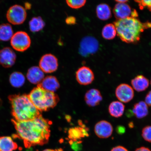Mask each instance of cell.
Here are the masks:
<instances>
[{"instance_id":"obj_15","label":"cell","mask_w":151,"mask_h":151,"mask_svg":"<svg viewBox=\"0 0 151 151\" xmlns=\"http://www.w3.org/2000/svg\"><path fill=\"white\" fill-rule=\"evenodd\" d=\"M103 97L99 90L92 88L88 91L85 96V100L88 106L94 107L99 104Z\"/></svg>"},{"instance_id":"obj_3","label":"cell","mask_w":151,"mask_h":151,"mask_svg":"<svg viewBox=\"0 0 151 151\" xmlns=\"http://www.w3.org/2000/svg\"><path fill=\"white\" fill-rule=\"evenodd\" d=\"M12 106V114L17 121L24 122L34 119L40 116V112L26 94L9 96Z\"/></svg>"},{"instance_id":"obj_1","label":"cell","mask_w":151,"mask_h":151,"mask_svg":"<svg viewBox=\"0 0 151 151\" xmlns=\"http://www.w3.org/2000/svg\"><path fill=\"white\" fill-rule=\"evenodd\" d=\"M17 131L16 137L22 139L26 148L43 146L47 144L50 135L52 123L41 115L37 118L27 121L12 120Z\"/></svg>"},{"instance_id":"obj_33","label":"cell","mask_w":151,"mask_h":151,"mask_svg":"<svg viewBox=\"0 0 151 151\" xmlns=\"http://www.w3.org/2000/svg\"><path fill=\"white\" fill-rule=\"evenodd\" d=\"M111 151H128L127 149L122 146H117L113 148Z\"/></svg>"},{"instance_id":"obj_6","label":"cell","mask_w":151,"mask_h":151,"mask_svg":"<svg viewBox=\"0 0 151 151\" xmlns=\"http://www.w3.org/2000/svg\"><path fill=\"white\" fill-rule=\"evenodd\" d=\"M27 17L26 9L22 6L15 5L11 6L7 12L8 21L14 25H19L23 23Z\"/></svg>"},{"instance_id":"obj_17","label":"cell","mask_w":151,"mask_h":151,"mask_svg":"<svg viewBox=\"0 0 151 151\" xmlns=\"http://www.w3.org/2000/svg\"><path fill=\"white\" fill-rule=\"evenodd\" d=\"M131 84L133 88L138 92L144 91L149 86L148 79L142 75H138L132 80Z\"/></svg>"},{"instance_id":"obj_18","label":"cell","mask_w":151,"mask_h":151,"mask_svg":"<svg viewBox=\"0 0 151 151\" xmlns=\"http://www.w3.org/2000/svg\"><path fill=\"white\" fill-rule=\"evenodd\" d=\"M125 109V106L121 102L113 101L109 105V114L113 117L118 118L122 116Z\"/></svg>"},{"instance_id":"obj_36","label":"cell","mask_w":151,"mask_h":151,"mask_svg":"<svg viewBox=\"0 0 151 151\" xmlns=\"http://www.w3.org/2000/svg\"><path fill=\"white\" fill-rule=\"evenodd\" d=\"M24 6H25V8L24 9H29L31 8V5L29 3H26L24 4Z\"/></svg>"},{"instance_id":"obj_31","label":"cell","mask_w":151,"mask_h":151,"mask_svg":"<svg viewBox=\"0 0 151 151\" xmlns=\"http://www.w3.org/2000/svg\"><path fill=\"white\" fill-rule=\"evenodd\" d=\"M66 24L69 25H73L76 23V18L73 16L68 17L65 19Z\"/></svg>"},{"instance_id":"obj_34","label":"cell","mask_w":151,"mask_h":151,"mask_svg":"<svg viewBox=\"0 0 151 151\" xmlns=\"http://www.w3.org/2000/svg\"><path fill=\"white\" fill-rule=\"evenodd\" d=\"M116 131L119 134H123L125 132V128L122 126H118L116 128Z\"/></svg>"},{"instance_id":"obj_5","label":"cell","mask_w":151,"mask_h":151,"mask_svg":"<svg viewBox=\"0 0 151 151\" xmlns=\"http://www.w3.org/2000/svg\"><path fill=\"white\" fill-rule=\"evenodd\" d=\"M10 42L11 46L14 50L18 52H24L29 48L31 41L27 33L18 31L14 34Z\"/></svg>"},{"instance_id":"obj_30","label":"cell","mask_w":151,"mask_h":151,"mask_svg":"<svg viewBox=\"0 0 151 151\" xmlns=\"http://www.w3.org/2000/svg\"><path fill=\"white\" fill-rule=\"evenodd\" d=\"M70 144L71 145V148L75 151H80L82 148V145L81 141H70L69 142Z\"/></svg>"},{"instance_id":"obj_38","label":"cell","mask_w":151,"mask_h":151,"mask_svg":"<svg viewBox=\"0 0 151 151\" xmlns=\"http://www.w3.org/2000/svg\"><path fill=\"white\" fill-rule=\"evenodd\" d=\"M42 151H56V150H52V149H46V150H43Z\"/></svg>"},{"instance_id":"obj_12","label":"cell","mask_w":151,"mask_h":151,"mask_svg":"<svg viewBox=\"0 0 151 151\" xmlns=\"http://www.w3.org/2000/svg\"><path fill=\"white\" fill-rule=\"evenodd\" d=\"M76 76L79 83L84 86L91 84L94 79L93 72L86 66L80 68L76 71Z\"/></svg>"},{"instance_id":"obj_2","label":"cell","mask_w":151,"mask_h":151,"mask_svg":"<svg viewBox=\"0 0 151 151\" xmlns=\"http://www.w3.org/2000/svg\"><path fill=\"white\" fill-rule=\"evenodd\" d=\"M114 24L118 36L123 42L128 43L137 42L144 30L151 28V22L142 23L132 17L117 20Z\"/></svg>"},{"instance_id":"obj_24","label":"cell","mask_w":151,"mask_h":151,"mask_svg":"<svg viewBox=\"0 0 151 151\" xmlns=\"http://www.w3.org/2000/svg\"><path fill=\"white\" fill-rule=\"evenodd\" d=\"M9 80L12 86L14 87L19 88L24 83L25 78L21 73L15 72L11 75Z\"/></svg>"},{"instance_id":"obj_10","label":"cell","mask_w":151,"mask_h":151,"mask_svg":"<svg viewBox=\"0 0 151 151\" xmlns=\"http://www.w3.org/2000/svg\"><path fill=\"white\" fill-rule=\"evenodd\" d=\"M16 55L9 47H5L0 50V65L5 68H11L14 65Z\"/></svg>"},{"instance_id":"obj_11","label":"cell","mask_w":151,"mask_h":151,"mask_svg":"<svg viewBox=\"0 0 151 151\" xmlns=\"http://www.w3.org/2000/svg\"><path fill=\"white\" fill-rule=\"evenodd\" d=\"M116 95L120 101L124 103H127L133 99L134 92L133 88L129 85L122 84L116 88Z\"/></svg>"},{"instance_id":"obj_21","label":"cell","mask_w":151,"mask_h":151,"mask_svg":"<svg viewBox=\"0 0 151 151\" xmlns=\"http://www.w3.org/2000/svg\"><path fill=\"white\" fill-rule=\"evenodd\" d=\"M96 12L98 18L101 20H108L112 16L110 7L105 3L98 5L96 7Z\"/></svg>"},{"instance_id":"obj_28","label":"cell","mask_w":151,"mask_h":151,"mask_svg":"<svg viewBox=\"0 0 151 151\" xmlns=\"http://www.w3.org/2000/svg\"><path fill=\"white\" fill-rule=\"evenodd\" d=\"M142 136L145 141L151 143V126H145L143 128Z\"/></svg>"},{"instance_id":"obj_32","label":"cell","mask_w":151,"mask_h":151,"mask_svg":"<svg viewBox=\"0 0 151 151\" xmlns=\"http://www.w3.org/2000/svg\"><path fill=\"white\" fill-rule=\"evenodd\" d=\"M145 103L148 106H151V90L147 94L145 98Z\"/></svg>"},{"instance_id":"obj_20","label":"cell","mask_w":151,"mask_h":151,"mask_svg":"<svg viewBox=\"0 0 151 151\" xmlns=\"http://www.w3.org/2000/svg\"><path fill=\"white\" fill-rule=\"evenodd\" d=\"M18 148L17 144L11 137H0V151H14Z\"/></svg>"},{"instance_id":"obj_8","label":"cell","mask_w":151,"mask_h":151,"mask_svg":"<svg viewBox=\"0 0 151 151\" xmlns=\"http://www.w3.org/2000/svg\"><path fill=\"white\" fill-rule=\"evenodd\" d=\"M58 58L53 55H44L39 61V68L43 73H51L55 71L58 67Z\"/></svg>"},{"instance_id":"obj_39","label":"cell","mask_w":151,"mask_h":151,"mask_svg":"<svg viewBox=\"0 0 151 151\" xmlns=\"http://www.w3.org/2000/svg\"><path fill=\"white\" fill-rule=\"evenodd\" d=\"M129 127L130 128H132L134 127V124L132 122H130L129 123Z\"/></svg>"},{"instance_id":"obj_37","label":"cell","mask_w":151,"mask_h":151,"mask_svg":"<svg viewBox=\"0 0 151 151\" xmlns=\"http://www.w3.org/2000/svg\"><path fill=\"white\" fill-rule=\"evenodd\" d=\"M115 1L117 3H126L128 1L127 0H116Z\"/></svg>"},{"instance_id":"obj_23","label":"cell","mask_w":151,"mask_h":151,"mask_svg":"<svg viewBox=\"0 0 151 151\" xmlns=\"http://www.w3.org/2000/svg\"><path fill=\"white\" fill-rule=\"evenodd\" d=\"M14 32L12 26L9 24H3L0 25V40L7 41L11 40Z\"/></svg>"},{"instance_id":"obj_7","label":"cell","mask_w":151,"mask_h":151,"mask_svg":"<svg viewBox=\"0 0 151 151\" xmlns=\"http://www.w3.org/2000/svg\"><path fill=\"white\" fill-rule=\"evenodd\" d=\"M99 42L95 38L85 37L81 41L79 52L81 55L87 57L95 53L99 50Z\"/></svg>"},{"instance_id":"obj_16","label":"cell","mask_w":151,"mask_h":151,"mask_svg":"<svg viewBox=\"0 0 151 151\" xmlns=\"http://www.w3.org/2000/svg\"><path fill=\"white\" fill-rule=\"evenodd\" d=\"M44 73L40 68L33 66L28 70L27 73L28 80L31 83L38 84L44 78Z\"/></svg>"},{"instance_id":"obj_40","label":"cell","mask_w":151,"mask_h":151,"mask_svg":"<svg viewBox=\"0 0 151 151\" xmlns=\"http://www.w3.org/2000/svg\"></svg>"},{"instance_id":"obj_14","label":"cell","mask_w":151,"mask_h":151,"mask_svg":"<svg viewBox=\"0 0 151 151\" xmlns=\"http://www.w3.org/2000/svg\"><path fill=\"white\" fill-rule=\"evenodd\" d=\"M37 86L47 91L54 92L59 88L60 85L55 77L49 76L45 77Z\"/></svg>"},{"instance_id":"obj_26","label":"cell","mask_w":151,"mask_h":151,"mask_svg":"<svg viewBox=\"0 0 151 151\" xmlns=\"http://www.w3.org/2000/svg\"><path fill=\"white\" fill-rule=\"evenodd\" d=\"M116 28L114 24H107L102 31V35L104 39L111 40L114 39L116 35Z\"/></svg>"},{"instance_id":"obj_35","label":"cell","mask_w":151,"mask_h":151,"mask_svg":"<svg viewBox=\"0 0 151 151\" xmlns=\"http://www.w3.org/2000/svg\"><path fill=\"white\" fill-rule=\"evenodd\" d=\"M135 151H151V150L150 149L147 147H142L137 149Z\"/></svg>"},{"instance_id":"obj_25","label":"cell","mask_w":151,"mask_h":151,"mask_svg":"<svg viewBox=\"0 0 151 151\" xmlns=\"http://www.w3.org/2000/svg\"><path fill=\"white\" fill-rule=\"evenodd\" d=\"M29 27L31 31L36 32L42 30L45 26V23L40 17H35L29 22Z\"/></svg>"},{"instance_id":"obj_19","label":"cell","mask_w":151,"mask_h":151,"mask_svg":"<svg viewBox=\"0 0 151 151\" xmlns=\"http://www.w3.org/2000/svg\"><path fill=\"white\" fill-rule=\"evenodd\" d=\"M68 133L69 138L72 141H79L82 138L88 136L87 129L84 128H73L69 129Z\"/></svg>"},{"instance_id":"obj_27","label":"cell","mask_w":151,"mask_h":151,"mask_svg":"<svg viewBox=\"0 0 151 151\" xmlns=\"http://www.w3.org/2000/svg\"><path fill=\"white\" fill-rule=\"evenodd\" d=\"M66 3L71 8L78 9L83 6L86 4V0H68L66 1Z\"/></svg>"},{"instance_id":"obj_22","label":"cell","mask_w":151,"mask_h":151,"mask_svg":"<svg viewBox=\"0 0 151 151\" xmlns=\"http://www.w3.org/2000/svg\"><path fill=\"white\" fill-rule=\"evenodd\" d=\"M133 112L137 118H144L148 114V105L143 101L136 103L133 106Z\"/></svg>"},{"instance_id":"obj_4","label":"cell","mask_w":151,"mask_h":151,"mask_svg":"<svg viewBox=\"0 0 151 151\" xmlns=\"http://www.w3.org/2000/svg\"><path fill=\"white\" fill-rule=\"evenodd\" d=\"M29 99L40 112L48 111L56 106L59 101L58 95L37 87L28 95Z\"/></svg>"},{"instance_id":"obj_9","label":"cell","mask_w":151,"mask_h":151,"mask_svg":"<svg viewBox=\"0 0 151 151\" xmlns=\"http://www.w3.org/2000/svg\"><path fill=\"white\" fill-rule=\"evenodd\" d=\"M113 12L117 20L129 17L137 18L138 16L137 11L135 9L132 10L131 7L127 3H117L113 9Z\"/></svg>"},{"instance_id":"obj_29","label":"cell","mask_w":151,"mask_h":151,"mask_svg":"<svg viewBox=\"0 0 151 151\" xmlns=\"http://www.w3.org/2000/svg\"><path fill=\"white\" fill-rule=\"evenodd\" d=\"M138 4L139 8L142 9L145 8L148 9L151 12V1L142 0L135 1Z\"/></svg>"},{"instance_id":"obj_13","label":"cell","mask_w":151,"mask_h":151,"mask_svg":"<svg viewBox=\"0 0 151 151\" xmlns=\"http://www.w3.org/2000/svg\"><path fill=\"white\" fill-rule=\"evenodd\" d=\"M94 131L96 135L100 138L106 139L112 135L113 127L110 122L101 120L96 124Z\"/></svg>"}]
</instances>
